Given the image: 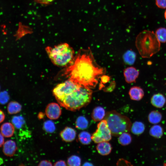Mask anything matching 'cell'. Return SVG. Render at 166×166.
<instances>
[{"instance_id": "6da1fadb", "label": "cell", "mask_w": 166, "mask_h": 166, "mask_svg": "<svg viewBox=\"0 0 166 166\" xmlns=\"http://www.w3.org/2000/svg\"><path fill=\"white\" fill-rule=\"evenodd\" d=\"M70 64L62 75L91 89L97 87L106 73L105 69L97 64L89 48L79 50Z\"/></svg>"}, {"instance_id": "7a4b0ae2", "label": "cell", "mask_w": 166, "mask_h": 166, "mask_svg": "<svg viewBox=\"0 0 166 166\" xmlns=\"http://www.w3.org/2000/svg\"><path fill=\"white\" fill-rule=\"evenodd\" d=\"M92 93V89L81 86L57 101L61 106L66 109L75 111L90 103Z\"/></svg>"}, {"instance_id": "3957f363", "label": "cell", "mask_w": 166, "mask_h": 166, "mask_svg": "<svg viewBox=\"0 0 166 166\" xmlns=\"http://www.w3.org/2000/svg\"><path fill=\"white\" fill-rule=\"evenodd\" d=\"M136 45L138 52L143 58H149L158 52L160 42L152 31L144 30L137 36Z\"/></svg>"}, {"instance_id": "277c9868", "label": "cell", "mask_w": 166, "mask_h": 166, "mask_svg": "<svg viewBox=\"0 0 166 166\" xmlns=\"http://www.w3.org/2000/svg\"><path fill=\"white\" fill-rule=\"evenodd\" d=\"M45 50L51 61L57 66L63 67L70 64L74 57L73 49L66 43L53 47L48 46Z\"/></svg>"}, {"instance_id": "5b68a950", "label": "cell", "mask_w": 166, "mask_h": 166, "mask_svg": "<svg viewBox=\"0 0 166 166\" xmlns=\"http://www.w3.org/2000/svg\"><path fill=\"white\" fill-rule=\"evenodd\" d=\"M105 119L113 136H119L123 132H128L131 130L132 124L130 119L115 110L107 112Z\"/></svg>"}, {"instance_id": "8992f818", "label": "cell", "mask_w": 166, "mask_h": 166, "mask_svg": "<svg viewBox=\"0 0 166 166\" xmlns=\"http://www.w3.org/2000/svg\"><path fill=\"white\" fill-rule=\"evenodd\" d=\"M112 133L106 120L104 119L97 124V128L92 135V140L94 142L98 143L103 141H109L112 138Z\"/></svg>"}, {"instance_id": "52a82bcc", "label": "cell", "mask_w": 166, "mask_h": 166, "mask_svg": "<svg viewBox=\"0 0 166 166\" xmlns=\"http://www.w3.org/2000/svg\"><path fill=\"white\" fill-rule=\"evenodd\" d=\"M45 114L49 119L51 120L58 119L61 114V110L57 103L52 102L48 104L45 109Z\"/></svg>"}, {"instance_id": "ba28073f", "label": "cell", "mask_w": 166, "mask_h": 166, "mask_svg": "<svg viewBox=\"0 0 166 166\" xmlns=\"http://www.w3.org/2000/svg\"><path fill=\"white\" fill-rule=\"evenodd\" d=\"M124 75L125 81L131 83L136 81L139 75V72L135 67H129L124 69Z\"/></svg>"}, {"instance_id": "9c48e42d", "label": "cell", "mask_w": 166, "mask_h": 166, "mask_svg": "<svg viewBox=\"0 0 166 166\" xmlns=\"http://www.w3.org/2000/svg\"><path fill=\"white\" fill-rule=\"evenodd\" d=\"M76 131L73 128L66 127L60 132V136L62 140L66 142H70L75 138Z\"/></svg>"}, {"instance_id": "30bf717a", "label": "cell", "mask_w": 166, "mask_h": 166, "mask_svg": "<svg viewBox=\"0 0 166 166\" xmlns=\"http://www.w3.org/2000/svg\"><path fill=\"white\" fill-rule=\"evenodd\" d=\"M17 150L15 142L13 140H9L4 143L3 144V152L5 155L8 156H12Z\"/></svg>"}, {"instance_id": "8fae6325", "label": "cell", "mask_w": 166, "mask_h": 166, "mask_svg": "<svg viewBox=\"0 0 166 166\" xmlns=\"http://www.w3.org/2000/svg\"><path fill=\"white\" fill-rule=\"evenodd\" d=\"M129 95L131 99L138 101L143 98L144 93L141 88L139 86H134L129 89Z\"/></svg>"}, {"instance_id": "7c38bea8", "label": "cell", "mask_w": 166, "mask_h": 166, "mask_svg": "<svg viewBox=\"0 0 166 166\" xmlns=\"http://www.w3.org/2000/svg\"><path fill=\"white\" fill-rule=\"evenodd\" d=\"M166 102V99L165 97L160 93L153 95L151 99V102L152 105L157 108H162Z\"/></svg>"}, {"instance_id": "4fadbf2b", "label": "cell", "mask_w": 166, "mask_h": 166, "mask_svg": "<svg viewBox=\"0 0 166 166\" xmlns=\"http://www.w3.org/2000/svg\"><path fill=\"white\" fill-rule=\"evenodd\" d=\"M14 130V126L9 122L4 123L0 127L1 133L4 137H10L13 136Z\"/></svg>"}, {"instance_id": "5bb4252c", "label": "cell", "mask_w": 166, "mask_h": 166, "mask_svg": "<svg viewBox=\"0 0 166 166\" xmlns=\"http://www.w3.org/2000/svg\"><path fill=\"white\" fill-rule=\"evenodd\" d=\"M96 149L99 154L103 156H105L110 153L112 147L110 143L108 141H103L98 143Z\"/></svg>"}, {"instance_id": "9a60e30c", "label": "cell", "mask_w": 166, "mask_h": 166, "mask_svg": "<svg viewBox=\"0 0 166 166\" xmlns=\"http://www.w3.org/2000/svg\"><path fill=\"white\" fill-rule=\"evenodd\" d=\"M106 113L104 109L101 106L95 108L92 112L91 117L95 121H101L105 117Z\"/></svg>"}, {"instance_id": "2e32d148", "label": "cell", "mask_w": 166, "mask_h": 166, "mask_svg": "<svg viewBox=\"0 0 166 166\" xmlns=\"http://www.w3.org/2000/svg\"><path fill=\"white\" fill-rule=\"evenodd\" d=\"M145 129V125L142 122L136 121L132 125L131 130L133 134L139 135L144 132Z\"/></svg>"}, {"instance_id": "e0dca14e", "label": "cell", "mask_w": 166, "mask_h": 166, "mask_svg": "<svg viewBox=\"0 0 166 166\" xmlns=\"http://www.w3.org/2000/svg\"><path fill=\"white\" fill-rule=\"evenodd\" d=\"M162 116L158 111L154 110L151 111L149 114L148 119L149 122L152 124H157L161 121Z\"/></svg>"}, {"instance_id": "ac0fdd59", "label": "cell", "mask_w": 166, "mask_h": 166, "mask_svg": "<svg viewBox=\"0 0 166 166\" xmlns=\"http://www.w3.org/2000/svg\"><path fill=\"white\" fill-rule=\"evenodd\" d=\"M136 55L133 51H127L124 54L123 58L125 63L129 65H133L136 60Z\"/></svg>"}, {"instance_id": "d6986e66", "label": "cell", "mask_w": 166, "mask_h": 166, "mask_svg": "<svg viewBox=\"0 0 166 166\" xmlns=\"http://www.w3.org/2000/svg\"><path fill=\"white\" fill-rule=\"evenodd\" d=\"M149 133L152 136L157 138L161 137L163 134V130L161 126L155 125L151 127Z\"/></svg>"}, {"instance_id": "ffe728a7", "label": "cell", "mask_w": 166, "mask_h": 166, "mask_svg": "<svg viewBox=\"0 0 166 166\" xmlns=\"http://www.w3.org/2000/svg\"><path fill=\"white\" fill-rule=\"evenodd\" d=\"M21 105L15 101L10 102L7 106V111L8 113L10 114L17 113L21 110Z\"/></svg>"}, {"instance_id": "44dd1931", "label": "cell", "mask_w": 166, "mask_h": 166, "mask_svg": "<svg viewBox=\"0 0 166 166\" xmlns=\"http://www.w3.org/2000/svg\"><path fill=\"white\" fill-rule=\"evenodd\" d=\"M92 136L88 132L84 131L81 132L78 135V139L82 144L88 145L91 142Z\"/></svg>"}, {"instance_id": "7402d4cb", "label": "cell", "mask_w": 166, "mask_h": 166, "mask_svg": "<svg viewBox=\"0 0 166 166\" xmlns=\"http://www.w3.org/2000/svg\"><path fill=\"white\" fill-rule=\"evenodd\" d=\"M76 127L78 129L84 130L86 129L88 125V121L83 116H80L77 119L75 122Z\"/></svg>"}, {"instance_id": "603a6c76", "label": "cell", "mask_w": 166, "mask_h": 166, "mask_svg": "<svg viewBox=\"0 0 166 166\" xmlns=\"http://www.w3.org/2000/svg\"><path fill=\"white\" fill-rule=\"evenodd\" d=\"M119 143L125 146L129 144L132 141V137L128 132H124L119 136L118 138Z\"/></svg>"}, {"instance_id": "cb8c5ba5", "label": "cell", "mask_w": 166, "mask_h": 166, "mask_svg": "<svg viewBox=\"0 0 166 166\" xmlns=\"http://www.w3.org/2000/svg\"><path fill=\"white\" fill-rule=\"evenodd\" d=\"M155 34L160 42L164 43L166 42V28H159L156 30Z\"/></svg>"}, {"instance_id": "d4e9b609", "label": "cell", "mask_w": 166, "mask_h": 166, "mask_svg": "<svg viewBox=\"0 0 166 166\" xmlns=\"http://www.w3.org/2000/svg\"><path fill=\"white\" fill-rule=\"evenodd\" d=\"M81 160L80 158L76 155L69 157L67 160L68 164L70 166H79L81 165Z\"/></svg>"}, {"instance_id": "484cf974", "label": "cell", "mask_w": 166, "mask_h": 166, "mask_svg": "<svg viewBox=\"0 0 166 166\" xmlns=\"http://www.w3.org/2000/svg\"><path fill=\"white\" fill-rule=\"evenodd\" d=\"M44 129L47 132L51 133L55 130V126L54 123L50 120L45 121L43 125Z\"/></svg>"}, {"instance_id": "4316f807", "label": "cell", "mask_w": 166, "mask_h": 166, "mask_svg": "<svg viewBox=\"0 0 166 166\" xmlns=\"http://www.w3.org/2000/svg\"><path fill=\"white\" fill-rule=\"evenodd\" d=\"M12 122L14 126L17 128H20L24 124L25 120L22 116H15L12 119Z\"/></svg>"}, {"instance_id": "83f0119b", "label": "cell", "mask_w": 166, "mask_h": 166, "mask_svg": "<svg viewBox=\"0 0 166 166\" xmlns=\"http://www.w3.org/2000/svg\"><path fill=\"white\" fill-rule=\"evenodd\" d=\"M9 96L6 93H2L0 94V103L4 104L8 101Z\"/></svg>"}, {"instance_id": "f1b7e54d", "label": "cell", "mask_w": 166, "mask_h": 166, "mask_svg": "<svg viewBox=\"0 0 166 166\" xmlns=\"http://www.w3.org/2000/svg\"><path fill=\"white\" fill-rule=\"evenodd\" d=\"M156 4L160 8H166V0H156Z\"/></svg>"}, {"instance_id": "f546056e", "label": "cell", "mask_w": 166, "mask_h": 166, "mask_svg": "<svg viewBox=\"0 0 166 166\" xmlns=\"http://www.w3.org/2000/svg\"><path fill=\"white\" fill-rule=\"evenodd\" d=\"M53 164L50 161L44 160L41 161L39 163L38 166H52Z\"/></svg>"}, {"instance_id": "4dcf8cb0", "label": "cell", "mask_w": 166, "mask_h": 166, "mask_svg": "<svg viewBox=\"0 0 166 166\" xmlns=\"http://www.w3.org/2000/svg\"><path fill=\"white\" fill-rule=\"evenodd\" d=\"M54 166H66L67 165L65 161L62 160H60L56 162L54 164Z\"/></svg>"}, {"instance_id": "1f68e13d", "label": "cell", "mask_w": 166, "mask_h": 166, "mask_svg": "<svg viewBox=\"0 0 166 166\" xmlns=\"http://www.w3.org/2000/svg\"><path fill=\"white\" fill-rule=\"evenodd\" d=\"M5 115L3 112L0 109V123H1L4 120Z\"/></svg>"}, {"instance_id": "d6a6232c", "label": "cell", "mask_w": 166, "mask_h": 166, "mask_svg": "<svg viewBox=\"0 0 166 166\" xmlns=\"http://www.w3.org/2000/svg\"><path fill=\"white\" fill-rule=\"evenodd\" d=\"M3 136L0 133V147H2L4 143V139Z\"/></svg>"}, {"instance_id": "836d02e7", "label": "cell", "mask_w": 166, "mask_h": 166, "mask_svg": "<svg viewBox=\"0 0 166 166\" xmlns=\"http://www.w3.org/2000/svg\"><path fill=\"white\" fill-rule=\"evenodd\" d=\"M44 117V114L42 112L38 114V117L39 119H42Z\"/></svg>"}, {"instance_id": "e575fe53", "label": "cell", "mask_w": 166, "mask_h": 166, "mask_svg": "<svg viewBox=\"0 0 166 166\" xmlns=\"http://www.w3.org/2000/svg\"><path fill=\"white\" fill-rule=\"evenodd\" d=\"M3 162V160L2 158H0V164H1Z\"/></svg>"}, {"instance_id": "d590c367", "label": "cell", "mask_w": 166, "mask_h": 166, "mask_svg": "<svg viewBox=\"0 0 166 166\" xmlns=\"http://www.w3.org/2000/svg\"><path fill=\"white\" fill-rule=\"evenodd\" d=\"M164 16L166 20V10L164 12Z\"/></svg>"}]
</instances>
